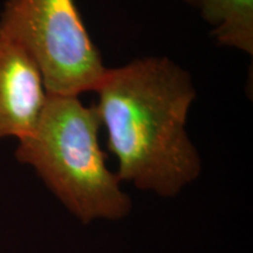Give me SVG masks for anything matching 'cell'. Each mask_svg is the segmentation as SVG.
Wrapping results in <instances>:
<instances>
[{
    "instance_id": "obj_3",
    "label": "cell",
    "mask_w": 253,
    "mask_h": 253,
    "mask_svg": "<svg viewBox=\"0 0 253 253\" xmlns=\"http://www.w3.org/2000/svg\"><path fill=\"white\" fill-rule=\"evenodd\" d=\"M0 37L34 59L48 94L94 91L108 71L74 0H6Z\"/></svg>"
},
{
    "instance_id": "obj_1",
    "label": "cell",
    "mask_w": 253,
    "mask_h": 253,
    "mask_svg": "<svg viewBox=\"0 0 253 253\" xmlns=\"http://www.w3.org/2000/svg\"><path fill=\"white\" fill-rule=\"evenodd\" d=\"M94 91L120 181L173 197L197 178L201 157L185 129L196 99L188 72L168 58L137 59L108 69Z\"/></svg>"
},
{
    "instance_id": "obj_2",
    "label": "cell",
    "mask_w": 253,
    "mask_h": 253,
    "mask_svg": "<svg viewBox=\"0 0 253 253\" xmlns=\"http://www.w3.org/2000/svg\"><path fill=\"white\" fill-rule=\"evenodd\" d=\"M101 128L95 106H84L75 95L48 94L37 126L15 151L84 224L121 219L131 209L118 175L107 167Z\"/></svg>"
},
{
    "instance_id": "obj_5",
    "label": "cell",
    "mask_w": 253,
    "mask_h": 253,
    "mask_svg": "<svg viewBox=\"0 0 253 253\" xmlns=\"http://www.w3.org/2000/svg\"><path fill=\"white\" fill-rule=\"evenodd\" d=\"M198 7L218 43L252 55L253 0H202Z\"/></svg>"
},
{
    "instance_id": "obj_6",
    "label": "cell",
    "mask_w": 253,
    "mask_h": 253,
    "mask_svg": "<svg viewBox=\"0 0 253 253\" xmlns=\"http://www.w3.org/2000/svg\"><path fill=\"white\" fill-rule=\"evenodd\" d=\"M182 1H185L186 4L195 6V7H198L199 4H201L202 0H182Z\"/></svg>"
},
{
    "instance_id": "obj_4",
    "label": "cell",
    "mask_w": 253,
    "mask_h": 253,
    "mask_svg": "<svg viewBox=\"0 0 253 253\" xmlns=\"http://www.w3.org/2000/svg\"><path fill=\"white\" fill-rule=\"evenodd\" d=\"M39 66L23 47L0 37V140L26 137L47 101Z\"/></svg>"
}]
</instances>
